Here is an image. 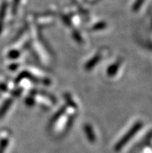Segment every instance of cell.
Segmentation results:
<instances>
[{
    "label": "cell",
    "mask_w": 152,
    "mask_h": 153,
    "mask_svg": "<svg viewBox=\"0 0 152 153\" xmlns=\"http://www.w3.org/2000/svg\"><path fill=\"white\" fill-rule=\"evenodd\" d=\"M119 63H116V64H113V65L110 66V68H109L107 71L108 76H113V75H115V73L116 72L118 68H119Z\"/></svg>",
    "instance_id": "6"
},
{
    "label": "cell",
    "mask_w": 152,
    "mask_h": 153,
    "mask_svg": "<svg viewBox=\"0 0 152 153\" xmlns=\"http://www.w3.org/2000/svg\"><path fill=\"white\" fill-rule=\"evenodd\" d=\"M101 58H102V54H101L100 53H98L97 54H96V55L91 59V61H89V62L85 65V68H86L87 70H91L92 68H93V67H94L96 65L98 64L99 60L101 59Z\"/></svg>",
    "instance_id": "2"
},
{
    "label": "cell",
    "mask_w": 152,
    "mask_h": 153,
    "mask_svg": "<svg viewBox=\"0 0 152 153\" xmlns=\"http://www.w3.org/2000/svg\"><path fill=\"white\" fill-rule=\"evenodd\" d=\"M85 134H86L87 135V138H89V141H91V142H94L95 134L92 127H91L90 125H89V124H86V125L85 126Z\"/></svg>",
    "instance_id": "4"
},
{
    "label": "cell",
    "mask_w": 152,
    "mask_h": 153,
    "mask_svg": "<svg viewBox=\"0 0 152 153\" xmlns=\"http://www.w3.org/2000/svg\"><path fill=\"white\" fill-rule=\"evenodd\" d=\"M6 8H7V4L6 2H3L2 4V6L0 8V33L2 31V26H3L4 19H5V16L6 13Z\"/></svg>",
    "instance_id": "3"
},
{
    "label": "cell",
    "mask_w": 152,
    "mask_h": 153,
    "mask_svg": "<svg viewBox=\"0 0 152 153\" xmlns=\"http://www.w3.org/2000/svg\"><path fill=\"white\" fill-rule=\"evenodd\" d=\"M144 2H145V0H136V2L133 4V11L137 12V10L141 7V6H142V4L144 3Z\"/></svg>",
    "instance_id": "8"
},
{
    "label": "cell",
    "mask_w": 152,
    "mask_h": 153,
    "mask_svg": "<svg viewBox=\"0 0 152 153\" xmlns=\"http://www.w3.org/2000/svg\"><path fill=\"white\" fill-rule=\"evenodd\" d=\"M76 3H78L79 5H80V4L82 3V0H74Z\"/></svg>",
    "instance_id": "11"
},
{
    "label": "cell",
    "mask_w": 152,
    "mask_h": 153,
    "mask_svg": "<svg viewBox=\"0 0 152 153\" xmlns=\"http://www.w3.org/2000/svg\"><path fill=\"white\" fill-rule=\"evenodd\" d=\"M8 142H9V140L7 138H2V140L0 141V153L4 152L8 145Z\"/></svg>",
    "instance_id": "7"
},
{
    "label": "cell",
    "mask_w": 152,
    "mask_h": 153,
    "mask_svg": "<svg viewBox=\"0 0 152 153\" xmlns=\"http://www.w3.org/2000/svg\"><path fill=\"white\" fill-rule=\"evenodd\" d=\"M142 127H143V122H141V121H138V122L136 123L134 125H133V126L131 127V128H130V130L128 131V132H127V133L123 135V138L119 140V142H117V144L115 146L116 151L121 150L122 148H123V146H125L126 144L128 143V142H129L130 140L133 138V136L137 134L139 131L141 130Z\"/></svg>",
    "instance_id": "1"
},
{
    "label": "cell",
    "mask_w": 152,
    "mask_h": 153,
    "mask_svg": "<svg viewBox=\"0 0 152 153\" xmlns=\"http://www.w3.org/2000/svg\"><path fill=\"white\" fill-rule=\"evenodd\" d=\"M106 27V24L104 23H98V24H96V25L94 27H93V29L94 30H97V29H102V28H104V27Z\"/></svg>",
    "instance_id": "10"
},
{
    "label": "cell",
    "mask_w": 152,
    "mask_h": 153,
    "mask_svg": "<svg viewBox=\"0 0 152 153\" xmlns=\"http://www.w3.org/2000/svg\"><path fill=\"white\" fill-rule=\"evenodd\" d=\"M11 103H12L11 100H6V102L4 103L3 106L0 108V117H1L2 115H4L5 114H6V111H7L8 109H9V107H10Z\"/></svg>",
    "instance_id": "5"
},
{
    "label": "cell",
    "mask_w": 152,
    "mask_h": 153,
    "mask_svg": "<svg viewBox=\"0 0 152 153\" xmlns=\"http://www.w3.org/2000/svg\"><path fill=\"white\" fill-rule=\"evenodd\" d=\"M19 1L20 0H13V7H12V13L13 14H16L18 10V7H19Z\"/></svg>",
    "instance_id": "9"
}]
</instances>
